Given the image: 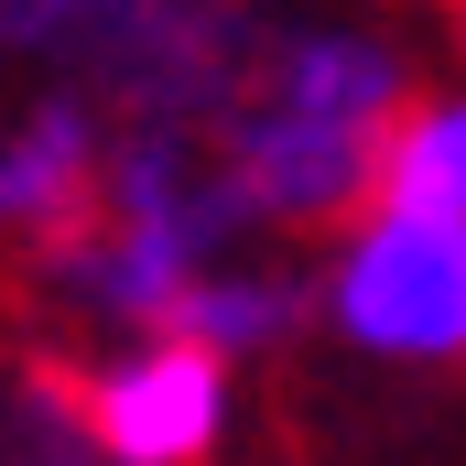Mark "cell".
<instances>
[{
	"label": "cell",
	"mask_w": 466,
	"mask_h": 466,
	"mask_svg": "<svg viewBox=\"0 0 466 466\" xmlns=\"http://www.w3.org/2000/svg\"><path fill=\"white\" fill-rule=\"evenodd\" d=\"M238 249L249 238H238L228 196H218L207 141L174 130V119H119L109 185H98L87 228H66L33 271H44V293L66 315H98L109 337H163L185 315V293Z\"/></svg>",
	"instance_id": "2"
},
{
	"label": "cell",
	"mask_w": 466,
	"mask_h": 466,
	"mask_svg": "<svg viewBox=\"0 0 466 466\" xmlns=\"http://www.w3.org/2000/svg\"><path fill=\"white\" fill-rule=\"evenodd\" d=\"M401 218H466V87H412V109L390 119L380 152V196Z\"/></svg>",
	"instance_id": "7"
},
{
	"label": "cell",
	"mask_w": 466,
	"mask_h": 466,
	"mask_svg": "<svg viewBox=\"0 0 466 466\" xmlns=\"http://www.w3.org/2000/svg\"><path fill=\"white\" fill-rule=\"evenodd\" d=\"M315 315L380 369H466V218L358 207L315 260Z\"/></svg>",
	"instance_id": "3"
},
{
	"label": "cell",
	"mask_w": 466,
	"mask_h": 466,
	"mask_svg": "<svg viewBox=\"0 0 466 466\" xmlns=\"http://www.w3.org/2000/svg\"><path fill=\"white\" fill-rule=\"evenodd\" d=\"M304 315H315V282H304V271H282L271 249H238V260H218V271L185 293L174 337H196V348L228 358V369H260L271 348H293V337H304Z\"/></svg>",
	"instance_id": "6"
},
{
	"label": "cell",
	"mask_w": 466,
	"mask_h": 466,
	"mask_svg": "<svg viewBox=\"0 0 466 466\" xmlns=\"http://www.w3.org/2000/svg\"><path fill=\"white\" fill-rule=\"evenodd\" d=\"M66 412L98 466H218L238 434V369L196 337H109L66 380Z\"/></svg>",
	"instance_id": "4"
},
{
	"label": "cell",
	"mask_w": 466,
	"mask_h": 466,
	"mask_svg": "<svg viewBox=\"0 0 466 466\" xmlns=\"http://www.w3.org/2000/svg\"><path fill=\"white\" fill-rule=\"evenodd\" d=\"M412 109V66L390 55L380 22L348 11H293V22H249L238 66L207 109V163L228 196L238 238H337L380 196V152L390 119Z\"/></svg>",
	"instance_id": "1"
},
{
	"label": "cell",
	"mask_w": 466,
	"mask_h": 466,
	"mask_svg": "<svg viewBox=\"0 0 466 466\" xmlns=\"http://www.w3.org/2000/svg\"><path fill=\"white\" fill-rule=\"evenodd\" d=\"M109 141L119 119L87 98V87H44L0 119V238H22L33 260L66 228H87L98 185H109Z\"/></svg>",
	"instance_id": "5"
}]
</instances>
